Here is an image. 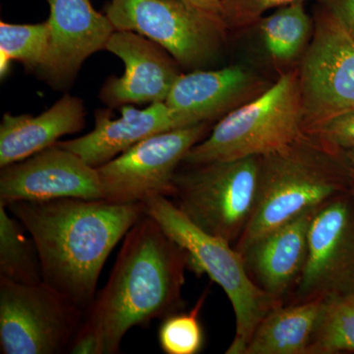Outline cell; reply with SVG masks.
Returning a JSON list of instances; mask_svg holds the SVG:
<instances>
[{
    "mask_svg": "<svg viewBox=\"0 0 354 354\" xmlns=\"http://www.w3.org/2000/svg\"><path fill=\"white\" fill-rule=\"evenodd\" d=\"M38 249L43 281L87 311L104 263L144 215L143 203L58 198L6 206Z\"/></svg>",
    "mask_w": 354,
    "mask_h": 354,
    "instance_id": "obj_1",
    "label": "cell"
},
{
    "mask_svg": "<svg viewBox=\"0 0 354 354\" xmlns=\"http://www.w3.org/2000/svg\"><path fill=\"white\" fill-rule=\"evenodd\" d=\"M188 266L183 247L145 213L125 235L108 283L84 315L99 337L102 354L120 353L132 328L148 327L183 309Z\"/></svg>",
    "mask_w": 354,
    "mask_h": 354,
    "instance_id": "obj_2",
    "label": "cell"
},
{
    "mask_svg": "<svg viewBox=\"0 0 354 354\" xmlns=\"http://www.w3.org/2000/svg\"><path fill=\"white\" fill-rule=\"evenodd\" d=\"M351 190L344 153L305 133L290 145L261 156L257 205L234 248L241 252L270 230Z\"/></svg>",
    "mask_w": 354,
    "mask_h": 354,
    "instance_id": "obj_3",
    "label": "cell"
},
{
    "mask_svg": "<svg viewBox=\"0 0 354 354\" xmlns=\"http://www.w3.org/2000/svg\"><path fill=\"white\" fill-rule=\"evenodd\" d=\"M142 203L147 215L185 250L190 267L198 274H208L225 291L235 316L234 339L225 353L244 354L263 318L283 304L254 283L234 245L196 227L169 198L153 195Z\"/></svg>",
    "mask_w": 354,
    "mask_h": 354,
    "instance_id": "obj_4",
    "label": "cell"
},
{
    "mask_svg": "<svg viewBox=\"0 0 354 354\" xmlns=\"http://www.w3.org/2000/svg\"><path fill=\"white\" fill-rule=\"evenodd\" d=\"M304 134L299 75L298 69L290 70L255 99L223 116L211 134L191 149L183 165L264 156Z\"/></svg>",
    "mask_w": 354,
    "mask_h": 354,
    "instance_id": "obj_5",
    "label": "cell"
},
{
    "mask_svg": "<svg viewBox=\"0 0 354 354\" xmlns=\"http://www.w3.org/2000/svg\"><path fill=\"white\" fill-rule=\"evenodd\" d=\"M260 158L183 165L172 180L171 201L196 227L234 246L257 205Z\"/></svg>",
    "mask_w": 354,
    "mask_h": 354,
    "instance_id": "obj_6",
    "label": "cell"
},
{
    "mask_svg": "<svg viewBox=\"0 0 354 354\" xmlns=\"http://www.w3.org/2000/svg\"><path fill=\"white\" fill-rule=\"evenodd\" d=\"M106 15L115 30L155 41L186 69L213 62L227 31L223 20L181 0H111Z\"/></svg>",
    "mask_w": 354,
    "mask_h": 354,
    "instance_id": "obj_7",
    "label": "cell"
},
{
    "mask_svg": "<svg viewBox=\"0 0 354 354\" xmlns=\"http://www.w3.org/2000/svg\"><path fill=\"white\" fill-rule=\"evenodd\" d=\"M85 312L46 283L0 277V353H67Z\"/></svg>",
    "mask_w": 354,
    "mask_h": 354,
    "instance_id": "obj_8",
    "label": "cell"
},
{
    "mask_svg": "<svg viewBox=\"0 0 354 354\" xmlns=\"http://www.w3.org/2000/svg\"><path fill=\"white\" fill-rule=\"evenodd\" d=\"M319 4L313 36L297 68L305 132L354 111V38L327 7Z\"/></svg>",
    "mask_w": 354,
    "mask_h": 354,
    "instance_id": "obj_9",
    "label": "cell"
},
{
    "mask_svg": "<svg viewBox=\"0 0 354 354\" xmlns=\"http://www.w3.org/2000/svg\"><path fill=\"white\" fill-rule=\"evenodd\" d=\"M354 293V194L341 193L318 207L308 232L301 278L286 304Z\"/></svg>",
    "mask_w": 354,
    "mask_h": 354,
    "instance_id": "obj_10",
    "label": "cell"
},
{
    "mask_svg": "<svg viewBox=\"0 0 354 354\" xmlns=\"http://www.w3.org/2000/svg\"><path fill=\"white\" fill-rule=\"evenodd\" d=\"M207 123L153 135L97 167L104 200L142 203L153 195L171 198L177 169L206 136Z\"/></svg>",
    "mask_w": 354,
    "mask_h": 354,
    "instance_id": "obj_11",
    "label": "cell"
},
{
    "mask_svg": "<svg viewBox=\"0 0 354 354\" xmlns=\"http://www.w3.org/2000/svg\"><path fill=\"white\" fill-rule=\"evenodd\" d=\"M58 198L104 200L97 167L57 143L1 167L0 205Z\"/></svg>",
    "mask_w": 354,
    "mask_h": 354,
    "instance_id": "obj_12",
    "label": "cell"
},
{
    "mask_svg": "<svg viewBox=\"0 0 354 354\" xmlns=\"http://www.w3.org/2000/svg\"><path fill=\"white\" fill-rule=\"evenodd\" d=\"M104 50L125 65L124 74L109 79L102 88L101 99L109 106L165 102L181 75L167 50L135 32L115 30Z\"/></svg>",
    "mask_w": 354,
    "mask_h": 354,
    "instance_id": "obj_13",
    "label": "cell"
},
{
    "mask_svg": "<svg viewBox=\"0 0 354 354\" xmlns=\"http://www.w3.org/2000/svg\"><path fill=\"white\" fill-rule=\"evenodd\" d=\"M46 2L50 11V50L39 71L53 85H65L73 80L90 55L106 48L115 28L90 0Z\"/></svg>",
    "mask_w": 354,
    "mask_h": 354,
    "instance_id": "obj_14",
    "label": "cell"
},
{
    "mask_svg": "<svg viewBox=\"0 0 354 354\" xmlns=\"http://www.w3.org/2000/svg\"><path fill=\"white\" fill-rule=\"evenodd\" d=\"M269 84L241 65L181 74L165 104L190 125L223 118L264 93Z\"/></svg>",
    "mask_w": 354,
    "mask_h": 354,
    "instance_id": "obj_15",
    "label": "cell"
},
{
    "mask_svg": "<svg viewBox=\"0 0 354 354\" xmlns=\"http://www.w3.org/2000/svg\"><path fill=\"white\" fill-rule=\"evenodd\" d=\"M317 209H306L239 252L254 283L283 304L297 288L304 272L309 227Z\"/></svg>",
    "mask_w": 354,
    "mask_h": 354,
    "instance_id": "obj_16",
    "label": "cell"
},
{
    "mask_svg": "<svg viewBox=\"0 0 354 354\" xmlns=\"http://www.w3.org/2000/svg\"><path fill=\"white\" fill-rule=\"evenodd\" d=\"M186 127H191L188 121L165 102H155L145 109L123 106L118 120H111L109 111H97L92 132L57 144L97 167L149 137Z\"/></svg>",
    "mask_w": 354,
    "mask_h": 354,
    "instance_id": "obj_17",
    "label": "cell"
},
{
    "mask_svg": "<svg viewBox=\"0 0 354 354\" xmlns=\"http://www.w3.org/2000/svg\"><path fill=\"white\" fill-rule=\"evenodd\" d=\"M82 100L64 95L38 116L6 113L0 124V167L20 162L55 145L85 127Z\"/></svg>",
    "mask_w": 354,
    "mask_h": 354,
    "instance_id": "obj_18",
    "label": "cell"
},
{
    "mask_svg": "<svg viewBox=\"0 0 354 354\" xmlns=\"http://www.w3.org/2000/svg\"><path fill=\"white\" fill-rule=\"evenodd\" d=\"M326 300L279 305L254 330L244 354H307Z\"/></svg>",
    "mask_w": 354,
    "mask_h": 354,
    "instance_id": "obj_19",
    "label": "cell"
},
{
    "mask_svg": "<svg viewBox=\"0 0 354 354\" xmlns=\"http://www.w3.org/2000/svg\"><path fill=\"white\" fill-rule=\"evenodd\" d=\"M256 25L259 26L268 53L281 64L304 57L314 32L313 20L307 13L305 1L279 7Z\"/></svg>",
    "mask_w": 354,
    "mask_h": 354,
    "instance_id": "obj_20",
    "label": "cell"
},
{
    "mask_svg": "<svg viewBox=\"0 0 354 354\" xmlns=\"http://www.w3.org/2000/svg\"><path fill=\"white\" fill-rule=\"evenodd\" d=\"M3 205H0V277L15 283H43L41 260L34 239Z\"/></svg>",
    "mask_w": 354,
    "mask_h": 354,
    "instance_id": "obj_21",
    "label": "cell"
},
{
    "mask_svg": "<svg viewBox=\"0 0 354 354\" xmlns=\"http://www.w3.org/2000/svg\"><path fill=\"white\" fill-rule=\"evenodd\" d=\"M354 353V293L326 300L307 354Z\"/></svg>",
    "mask_w": 354,
    "mask_h": 354,
    "instance_id": "obj_22",
    "label": "cell"
},
{
    "mask_svg": "<svg viewBox=\"0 0 354 354\" xmlns=\"http://www.w3.org/2000/svg\"><path fill=\"white\" fill-rule=\"evenodd\" d=\"M50 27L48 21L39 24L0 23V51L26 68L39 69L50 50Z\"/></svg>",
    "mask_w": 354,
    "mask_h": 354,
    "instance_id": "obj_23",
    "label": "cell"
},
{
    "mask_svg": "<svg viewBox=\"0 0 354 354\" xmlns=\"http://www.w3.org/2000/svg\"><path fill=\"white\" fill-rule=\"evenodd\" d=\"M205 295L190 312H176L164 319L158 330L160 348L167 354H196L204 346L199 312Z\"/></svg>",
    "mask_w": 354,
    "mask_h": 354,
    "instance_id": "obj_24",
    "label": "cell"
},
{
    "mask_svg": "<svg viewBox=\"0 0 354 354\" xmlns=\"http://www.w3.org/2000/svg\"><path fill=\"white\" fill-rule=\"evenodd\" d=\"M221 16L227 30H241L256 25L265 12L306 0H220Z\"/></svg>",
    "mask_w": 354,
    "mask_h": 354,
    "instance_id": "obj_25",
    "label": "cell"
},
{
    "mask_svg": "<svg viewBox=\"0 0 354 354\" xmlns=\"http://www.w3.org/2000/svg\"><path fill=\"white\" fill-rule=\"evenodd\" d=\"M305 133L316 137L335 150L354 149V111L324 121Z\"/></svg>",
    "mask_w": 354,
    "mask_h": 354,
    "instance_id": "obj_26",
    "label": "cell"
},
{
    "mask_svg": "<svg viewBox=\"0 0 354 354\" xmlns=\"http://www.w3.org/2000/svg\"><path fill=\"white\" fill-rule=\"evenodd\" d=\"M334 14L344 29L354 38V0H318Z\"/></svg>",
    "mask_w": 354,
    "mask_h": 354,
    "instance_id": "obj_27",
    "label": "cell"
},
{
    "mask_svg": "<svg viewBox=\"0 0 354 354\" xmlns=\"http://www.w3.org/2000/svg\"><path fill=\"white\" fill-rule=\"evenodd\" d=\"M181 1L223 21L220 0H181Z\"/></svg>",
    "mask_w": 354,
    "mask_h": 354,
    "instance_id": "obj_28",
    "label": "cell"
},
{
    "mask_svg": "<svg viewBox=\"0 0 354 354\" xmlns=\"http://www.w3.org/2000/svg\"><path fill=\"white\" fill-rule=\"evenodd\" d=\"M344 153V156H346V160H348V164L349 167V171H351V191L354 194V149H351V150L342 151Z\"/></svg>",
    "mask_w": 354,
    "mask_h": 354,
    "instance_id": "obj_29",
    "label": "cell"
},
{
    "mask_svg": "<svg viewBox=\"0 0 354 354\" xmlns=\"http://www.w3.org/2000/svg\"><path fill=\"white\" fill-rule=\"evenodd\" d=\"M0 72H1V77L6 76L7 71H8L9 66H10L11 58L4 53L3 51H0Z\"/></svg>",
    "mask_w": 354,
    "mask_h": 354,
    "instance_id": "obj_30",
    "label": "cell"
}]
</instances>
